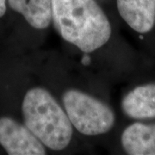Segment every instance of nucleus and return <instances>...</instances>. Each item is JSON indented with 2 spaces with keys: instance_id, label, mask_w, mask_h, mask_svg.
<instances>
[{
  "instance_id": "obj_1",
  "label": "nucleus",
  "mask_w": 155,
  "mask_h": 155,
  "mask_svg": "<svg viewBox=\"0 0 155 155\" xmlns=\"http://www.w3.org/2000/svg\"><path fill=\"white\" fill-rule=\"evenodd\" d=\"M52 18L61 37L85 54L111 36L110 22L94 0H52Z\"/></svg>"
},
{
  "instance_id": "obj_6",
  "label": "nucleus",
  "mask_w": 155,
  "mask_h": 155,
  "mask_svg": "<svg viewBox=\"0 0 155 155\" xmlns=\"http://www.w3.org/2000/svg\"><path fill=\"white\" fill-rule=\"evenodd\" d=\"M124 114L133 119L155 118V83L137 86L122 101Z\"/></svg>"
},
{
  "instance_id": "obj_3",
  "label": "nucleus",
  "mask_w": 155,
  "mask_h": 155,
  "mask_svg": "<svg viewBox=\"0 0 155 155\" xmlns=\"http://www.w3.org/2000/svg\"><path fill=\"white\" fill-rule=\"evenodd\" d=\"M62 101L70 122L79 133L96 136L114 127L115 113L102 101L77 90L67 91Z\"/></svg>"
},
{
  "instance_id": "obj_9",
  "label": "nucleus",
  "mask_w": 155,
  "mask_h": 155,
  "mask_svg": "<svg viewBox=\"0 0 155 155\" xmlns=\"http://www.w3.org/2000/svg\"><path fill=\"white\" fill-rule=\"evenodd\" d=\"M6 12V0H0V18L5 16Z\"/></svg>"
},
{
  "instance_id": "obj_4",
  "label": "nucleus",
  "mask_w": 155,
  "mask_h": 155,
  "mask_svg": "<svg viewBox=\"0 0 155 155\" xmlns=\"http://www.w3.org/2000/svg\"><path fill=\"white\" fill-rule=\"evenodd\" d=\"M0 145L10 155H44V145L27 126L11 117H0Z\"/></svg>"
},
{
  "instance_id": "obj_10",
  "label": "nucleus",
  "mask_w": 155,
  "mask_h": 155,
  "mask_svg": "<svg viewBox=\"0 0 155 155\" xmlns=\"http://www.w3.org/2000/svg\"><path fill=\"white\" fill-rule=\"evenodd\" d=\"M82 63L84 64V65H88L90 63V57L88 55L84 56V58L82 59Z\"/></svg>"
},
{
  "instance_id": "obj_2",
  "label": "nucleus",
  "mask_w": 155,
  "mask_h": 155,
  "mask_svg": "<svg viewBox=\"0 0 155 155\" xmlns=\"http://www.w3.org/2000/svg\"><path fill=\"white\" fill-rule=\"evenodd\" d=\"M24 124L45 147L54 151L65 149L71 142L72 123L49 91L30 89L22 101Z\"/></svg>"
},
{
  "instance_id": "obj_7",
  "label": "nucleus",
  "mask_w": 155,
  "mask_h": 155,
  "mask_svg": "<svg viewBox=\"0 0 155 155\" xmlns=\"http://www.w3.org/2000/svg\"><path fill=\"white\" fill-rule=\"evenodd\" d=\"M124 151L130 155H155V124L135 122L122 134Z\"/></svg>"
},
{
  "instance_id": "obj_8",
  "label": "nucleus",
  "mask_w": 155,
  "mask_h": 155,
  "mask_svg": "<svg viewBox=\"0 0 155 155\" xmlns=\"http://www.w3.org/2000/svg\"><path fill=\"white\" fill-rule=\"evenodd\" d=\"M9 5L37 29L47 28L52 20V0H8Z\"/></svg>"
},
{
  "instance_id": "obj_5",
  "label": "nucleus",
  "mask_w": 155,
  "mask_h": 155,
  "mask_svg": "<svg viewBox=\"0 0 155 155\" xmlns=\"http://www.w3.org/2000/svg\"><path fill=\"white\" fill-rule=\"evenodd\" d=\"M120 16L140 34L149 32L155 24V0H117Z\"/></svg>"
}]
</instances>
